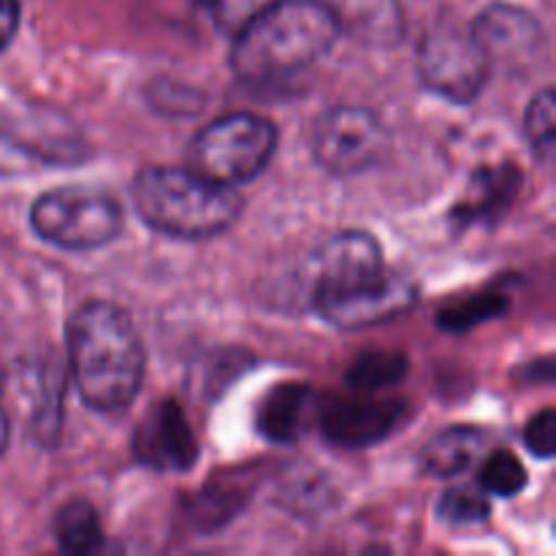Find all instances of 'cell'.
Returning a JSON list of instances; mask_svg holds the SVG:
<instances>
[{
  "label": "cell",
  "mask_w": 556,
  "mask_h": 556,
  "mask_svg": "<svg viewBox=\"0 0 556 556\" xmlns=\"http://www.w3.org/2000/svg\"><path fill=\"white\" fill-rule=\"evenodd\" d=\"M313 307L334 329L356 331L410 313L416 282L386 269L383 250L367 231H342L326 239L309 264Z\"/></svg>",
  "instance_id": "cell-1"
},
{
  "label": "cell",
  "mask_w": 556,
  "mask_h": 556,
  "mask_svg": "<svg viewBox=\"0 0 556 556\" xmlns=\"http://www.w3.org/2000/svg\"><path fill=\"white\" fill-rule=\"evenodd\" d=\"M65 337L81 402L98 413L125 410L144 378V348L130 315L112 302H87L71 315Z\"/></svg>",
  "instance_id": "cell-2"
},
{
  "label": "cell",
  "mask_w": 556,
  "mask_h": 556,
  "mask_svg": "<svg viewBox=\"0 0 556 556\" xmlns=\"http://www.w3.org/2000/svg\"><path fill=\"white\" fill-rule=\"evenodd\" d=\"M340 38V14L326 0H277L233 36V74L275 85L304 74Z\"/></svg>",
  "instance_id": "cell-3"
},
{
  "label": "cell",
  "mask_w": 556,
  "mask_h": 556,
  "mask_svg": "<svg viewBox=\"0 0 556 556\" xmlns=\"http://www.w3.org/2000/svg\"><path fill=\"white\" fill-rule=\"evenodd\" d=\"M134 210L152 231L185 242L226 233L242 215L237 188L212 182L193 168H144L130 185Z\"/></svg>",
  "instance_id": "cell-4"
},
{
  "label": "cell",
  "mask_w": 556,
  "mask_h": 556,
  "mask_svg": "<svg viewBox=\"0 0 556 556\" xmlns=\"http://www.w3.org/2000/svg\"><path fill=\"white\" fill-rule=\"evenodd\" d=\"M275 150L277 128L271 119L233 112L195 134L190 144V168L212 182L239 188L269 166Z\"/></svg>",
  "instance_id": "cell-5"
},
{
  "label": "cell",
  "mask_w": 556,
  "mask_h": 556,
  "mask_svg": "<svg viewBox=\"0 0 556 556\" xmlns=\"http://www.w3.org/2000/svg\"><path fill=\"white\" fill-rule=\"evenodd\" d=\"M30 226L52 248L87 253L119 237L123 210L106 190L68 185L47 190L33 201Z\"/></svg>",
  "instance_id": "cell-6"
},
{
  "label": "cell",
  "mask_w": 556,
  "mask_h": 556,
  "mask_svg": "<svg viewBox=\"0 0 556 556\" xmlns=\"http://www.w3.org/2000/svg\"><path fill=\"white\" fill-rule=\"evenodd\" d=\"M386 128L372 109L334 106L315 119L313 155L337 177H353L380 161Z\"/></svg>",
  "instance_id": "cell-7"
},
{
  "label": "cell",
  "mask_w": 556,
  "mask_h": 556,
  "mask_svg": "<svg viewBox=\"0 0 556 556\" xmlns=\"http://www.w3.org/2000/svg\"><path fill=\"white\" fill-rule=\"evenodd\" d=\"M418 74L424 87L434 96L451 103H472L486 87L492 63L470 30L462 33L445 27L424 41Z\"/></svg>",
  "instance_id": "cell-8"
},
{
  "label": "cell",
  "mask_w": 556,
  "mask_h": 556,
  "mask_svg": "<svg viewBox=\"0 0 556 556\" xmlns=\"http://www.w3.org/2000/svg\"><path fill=\"white\" fill-rule=\"evenodd\" d=\"M405 402L378 394H318L315 427L337 448L358 451L383 443L405 421Z\"/></svg>",
  "instance_id": "cell-9"
},
{
  "label": "cell",
  "mask_w": 556,
  "mask_h": 556,
  "mask_svg": "<svg viewBox=\"0 0 556 556\" xmlns=\"http://www.w3.org/2000/svg\"><path fill=\"white\" fill-rule=\"evenodd\" d=\"M472 38L481 43L489 63L508 71L530 68L546 47V30L527 9L494 3L472 22Z\"/></svg>",
  "instance_id": "cell-10"
},
{
  "label": "cell",
  "mask_w": 556,
  "mask_h": 556,
  "mask_svg": "<svg viewBox=\"0 0 556 556\" xmlns=\"http://www.w3.org/2000/svg\"><path fill=\"white\" fill-rule=\"evenodd\" d=\"M134 456L157 472H185L199 459V443L188 416L174 400L152 405L134 432Z\"/></svg>",
  "instance_id": "cell-11"
},
{
  "label": "cell",
  "mask_w": 556,
  "mask_h": 556,
  "mask_svg": "<svg viewBox=\"0 0 556 556\" xmlns=\"http://www.w3.org/2000/svg\"><path fill=\"white\" fill-rule=\"evenodd\" d=\"M519 190L521 172L514 163L481 168V172L472 174L465 195L456 201L451 223H454L456 231H465L470 226H492L514 206Z\"/></svg>",
  "instance_id": "cell-12"
},
{
  "label": "cell",
  "mask_w": 556,
  "mask_h": 556,
  "mask_svg": "<svg viewBox=\"0 0 556 556\" xmlns=\"http://www.w3.org/2000/svg\"><path fill=\"white\" fill-rule=\"evenodd\" d=\"M315 410L318 391L304 383H282L264 396L255 424L269 443L293 445L307 434L309 424H315Z\"/></svg>",
  "instance_id": "cell-13"
},
{
  "label": "cell",
  "mask_w": 556,
  "mask_h": 556,
  "mask_svg": "<svg viewBox=\"0 0 556 556\" xmlns=\"http://www.w3.org/2000/svg\"><path fill=\"white\" fill-rule=\"evenodd\" d=\"M489 432L478 427H451L434 434L421 451V470L434 478H454L470 470L486 451Z\"/></svg>",
  "instance_id": "cell-14"
},
{
  "label": "cell",
  "mask_w": 556,
  "mask_h": 556,
  "mask_svg": "<svg viewBox=\"0 0 556 556\" xmlns=\"http://www.w3.org/2000/svg\"><path fill=\"white\" fill-rule=\"evenodd\" d=\"M54 543L63 554L87 556L101 552L103 527L98 519V510L87 500H71L54 514L52 521Z\"/></svg>",
  "instance_id": "cell-15"
},
{
  "label": "cell",
  "mask_w": 556,
  "mask_h": 556,
  "mask_svg": "<svg viewBox=\"0 0 556 556\" xmlns=\"http://www.w3.org/2000/svg\"><path fill=\"white\" fill-rule=\"evenodd\" d=\"M407 375V358L394 351H369L353 362L345 380L351 391L362 394H380L383 389L400 383Z\"/></svg>",
  "instance_id": "cell-16"
},
{
  "label": "cell",
  "mask_w": 556,
  "mask_h": 556,
  "mask_svg": "<svg viewBox=\"0 0 556 556\" xmlns=\"http://www.w3.org/2000/svg\"><path fill=\"white\" fill-rule=\"evenodd\" d=\"M554 90L546 87V90L538 92L532 98L530 109H527L525 117V134L527 141H530L532 152L541 163L554 161V147H556V117H554Z\"/></svg>",
  "instance_id": "cell-17"
},
{
  "label": "cell",
  "mask_w": 556,
  "mask_h": 556,
  "mask_svg": "<svg viewBox=\"0 0 556 556\" xmlns=\"http://www.w3.org/2000/svg\"><path fill=\"white\" fill-rule=\"evenodd\" d=\"M510 302L503 293H478V296L465 299V302L454 304V307L440 313V326L445 331H470L476 326L486 324V320L500 318L508 313Z\"/></svg>",
  "instance_id": "cell-18"
},
{
  "label": "cell",
  "mask_w": 556,
  "mask_h": 556,
  "mask_svg": "<svg viewBox=\"0 0 556 556\" xmlns=\"http://www.w3.org/2000/svg\"><path fill=\"white\" fill-rule=\"evenodd\" d=\"M478 483L494 497H516L527 486V470L510 451H494L483 459Z\"/></svg>",
  "instance_id": "cell-19"
},
{
  "label": "cell",
  "mask_w": 556,
  "mask_h": 556,
  "mask_svg": "<svg viewBox=\"0 0 556 556\" xmlns=\"http://www.w3.org/2000/svg\"><path fill=\"white\" fill-rule=\"evenodd\" d=\"M440 519L454 527H478L486 525L492 516V505L481 492L472 489H448L438 505Z\"/></svg>",
  "instance_id": "cell-20"
},
{
  "label": "cell",
  "mask_w": 556,
  "mask_h": 556,
  "mask_svg": "<svg viewBox=\"0 0 556 556\" xmlns=\"http://www.w3.org/2000/svg\"><path fill=\"white\" fill-rule=\"evenodd\" d=\"M275 3L277 0H204V9L210 14L212 25L223 36L233 38L242 27H248L255 16L264 14Z\"/></svg>",
  "instance_id": "cell-21"
},
{
  "label": "cell",
  "mask_w": 556,
  "mask_h": 556,
  "mask_svg": "<svg viewBox=\"0 0 556 556\" xmlns=\"http://www.w3.org/2000/svg\"><path fill=\"white\" fill-rule=\"evenodd\" d=\"M228 500H237L242 503L244 494L239 492L237 486H206L199 497L193 500V519L199 521L201 527H217L223 521H228V516H233V510L239 505H228Z\"/></svg>",
  "instance_id": "cell-22"
},
{
  "label": "cell",
  "mask_w": 556,
  "mask_h": 556,
  "mask_svg": "<svg viewBox=\"0 0 556 556\" xmlns=\"http://www.w3.org/2000/svg\"><path fill=\"white\" fill-rule=\"evenodd\" d=\"M525 445L538 456V459H552L556 451V416L554 410L538 413L525 429Z\"/></svg>",
  "instance_id": "cell-23"
},
{
  "label": "cell",
  "mask_w": 556,
  "mask_h": 556,
  "mask_svg": "<svg viewBox=\"0 0 556 556\" xmlns=\"http://www.w3.org/2000/svg\"><path fill=\"white\" fill-rule=\"evenodd\" d=\"M20 27V0H0V52L11 47Z\"/></svg>",
  "instance_id": "cell-24"
},
{
  "label": "cell",
  "mask_w": 556,
  "mask_h": 556,
  "mask_svg": "<svg viewBox=\"0 0 556 556\" xmlns=\"http://www.w3.org/2000/svg\"><path fill=\"white\" fill-rule=\"evenodd\" d=\"M5 434H9V427H5V418H3V413H0V451H3V445H5Z\"/></svg>",
  "instance_id": "cell-25"
},
{
  "label": "cell",
  "mask_w": 556,
  "mask_h": 556,
  "mask_svg": "<svg viewBox=\"0 0 556 556\" xmlns=\"http://www.w3.org/2000/svg\"><path fill=\"white\" fill-rule=\"evenodd\" d=\"M0 394H3V372H0Z\"/></svg>",
  "instance_id": "cell-26"
}]
</instances>
